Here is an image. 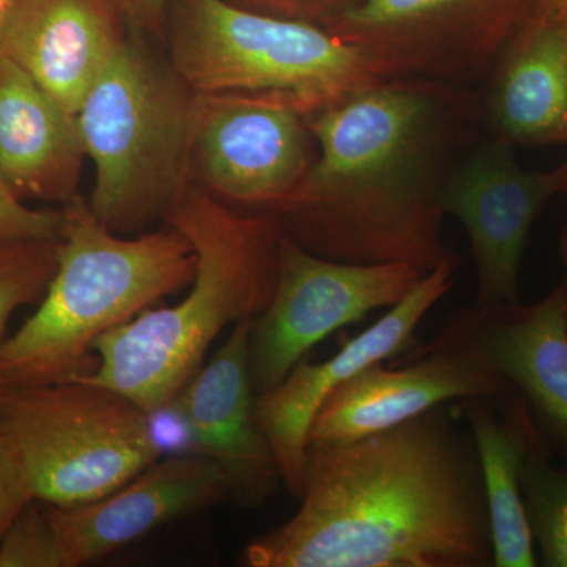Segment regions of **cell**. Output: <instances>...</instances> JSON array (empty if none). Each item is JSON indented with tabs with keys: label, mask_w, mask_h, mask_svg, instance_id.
I'll list each match as a JSON object with an SVG mask.
<instances>
[{
	"label": "cell",
	"mask_w": 567,
	"mask_h": 567,
	"mask_svg": "<svg viewBox=\"0 0 567 567\" xmlns=\"http://www.w3.org/2000/svg\"><path fill=\"white\" fill-rule=\"evenodd\" d=\"M62 210H33L0 175V245L22 240H59Z\"/></svg>",
	"instance_id": "24"
},
{
	"label": "cell",
	"mask_w": 567,
	"mask_h": 567,
	"mask_svg": "<svg viewBox=\"0 0 567 567\" xmlns=\"http://www.w3.org/2000/svg\"><path fill=\"white\" fill-rule=\"evenodd\" d=\"M164 221L181 230L196 252L188 295L103 334L93 346L95 371L76 379L117 391L147 413L173 404L224 328L268 308L282 237L276 216L235 210L197 185Z\"/></svg>",
	"instance_id": "3"
},
{
	"label": "cell",
	"mask_w": 567,
	"mask_h": 567,
	"mask_svg": "<svg viewBox=\"0 0 567 567\" xmlns=\"http://www.w3.org/2000/svg\"><path fill=\"white\" fill-rule=\"evenodd\" d=\"M20 0H0V37H2L3 28L9 21L11 11L18 6Z\"/></svg>",
	"instance_id": "29"
},
{
	"label": "cell",
	"mask_w": 567,
	"mask_h": 567,
	"mask_svg": "<svg viewBox=\"0 0 567 567\" xmlns=\"http://www.w3.org/2000/svg\"><path fill=\"white\" fill-rule=\"evenodd\" d=\"M169 65L194 93H279L311 114L382 81L358 50L323 25L229 0H185Z\"/></svg>",
	"instance_id": "6"
},
{
	"label": "cell",
	"mask_w": 567,
	"mask_h": 567,
	"mask_svg": "<svg viewBox=\"0 0 567 567\" xmlns=\"http://www.w3.org/2000/svg\"><path fill=\"white\" fill-rule=\"evenodd\" d=\"M506 385L446 330L401 369L369 365L320 406L308 445L346 443L405 423L453 401L505 393Z\"/></svg>",
	"instance_id": "14"
},
{
	"label": "cell",
	"mask_w": 567,
	"mask_h": 567,
	"mask_svg": "<svg viewBox=\"0 0 567 567\" xmlns=\"http://www.w3.org/2000/svg\"><path fill=\"white\" fill-rule=\"evenodd\" d=\"M550 454H529L522 468V498L540 565L567 567V465L555 466Z\"/></svg>",
	"instance_id": "21"
},
{
	"label": "cell",
	"mask_w": 567,
	"mask_h": 567,
	"mask_svg": "<svg viewBox=\"0 0 567 567\" xmlns=\"http://www.w3.org/2000/svg\"><path fill=\"white\" fill-rule=\"evenodd\" d=\"M87 156L76 114L0 55V175L21 200L70 203Z\"/></svg>",
	"instance_id": "19"
},
{
	"label": "cell",
	"mask_w": 567,
	"mask_h": 567,
	"mask_svg": "<svg viewBox=\"0 0 567 567\" xmlns=\"http://www.w3.org/2000/svg\"><path fill=\"white\" fill-rule=\"evenodd\" d=\"M456 254L447 257L390 308L379 322L347 342L322 363L301 360L267 393L256 395L254 416L274 447L282 481L295 498L303 492L309 429L328 398L369 365L406 352L416 344L421 320L453 287Z\"/></svg>",
	"instance_id": "12"
},
{
	"label": "cell",
	"mask_w": 567,
	"mask_h": 567,
	"mask_svg": "<svg viewBox=\"0 0 567 567\" xmlns=\"http://www.w3.org/2000/svg\"><path fill=\"white\" fill-rule=\"evenodd\" d=\"M308 445L301 506L245 548L251 567H494L483 468L458 406Z\"/></svg>",
	"instance_id": "1"
},
{
	"label": "cell",
	"mask_w": 567,
	"mask_h": 567,
	"mask_svg": "<svg viewBox=\"0 0 567 567\" xmlns=\"http://www.w3.org/2000/svg\"><path fill=\"white\" fill-rule=\"evenodd\" d=\"M54 278L35 315L0 346V385L22 390L95 371L93 346L193 282L192 241L167 230L112 233L84 197L63 204Z\"/></svg>",
	"instance_id": "4"
},
{
	"label": "cell",
	"mask_w": 567,
	"mask_h": 567,
	"mask_svg": "<svg viewBox=\"0 0 567 567\" xmlns=\"http://www.w3.org/2000/svg\"><path fill=\"white\" fill-rule=\"evenodd\" d=\"M558 252L559 257H561V262L566 267V274H567V227L563 229L561 235H559V241H558Z\"/></svg>",
	"instance_id": "30"
},
{
	"label": "cell",
	"mask_w": 567,
	"mask_h": 567,
	"mask_svg": "<svg viewBox=\"0 0 567 567\" xmlns=\"http://www.w3.org/2000/svg\"><path fill=\"white\" fill-rule=\"evenodd\" d=\"M227 498L230 481L221 464L192 453L153 462L128 484L96 502L44 506L58 536L63 567H78L128 546L167 522Z\"/></svg>",
	"instance_id": "15"
},
{
	"label": "cell",
	"mask_w": 567,
	"mask_h": 567,
	"mask_svg": "<svg viewBox=\"0 0 567 567\" xmlns=\"http://www.w3.org/2000/svg\"><path fill=\"white\" fill-rule=\"evenodd\" d=\"M33 499L28 475L18 454L17 446L0 421V539L11 522Z\"/></svg>",
	"instance_id": "25"
},
{
	"label": "cell",
	"mask_w": 567,
	"mask_h": 567,
	"mask_svg": "<svg viewBox=\"0 0 567 567\" xmlns=\"http://www.w3.org/2000/svg\"><path fill=\"white\" fill-rule=\"evenodd\" d=\"M513 145L481 133L447 178L443 208L468 234L480 309L520 303V267L529 230L558 194L567 196V163L527 171Z\"/></svg>",
	"instance_id": "11"
},
{
	"label": "cell",
	"mask_w": 567,
	"mask_h": 567,
	"mask_svg": "<svg viewBox=\"0 0 567 567\" xmlns=\"http://www.w3.org/2000/svg\"><path fill=\"white\" fill-rule=\"evenodd\" d=\"M123 18L115 0H20L0 37V55L78 114L93 82L128 40Z\"/></svg>",
	"instance_id": "17"
},
{
	"label": "cell",
	"mask_w": 567,
	"mask_h": 567,
	"mask_svg": "<svg viewBox=\"0 0 567 567\" xmlns=\"http://www.w3.org/2000/svg\"><path fill=\"white\" fill-rule=\"evenodd\" d=\"M193 92L134 40L89 89L76 117L95 166L89 205L112 233H140L194 185Z\"/></svg>",
	"instance_id": "5"
},
{
	"label": "cell",
	"mask_w": 567,
	"mask_h": 567,
	"mask_svg": "<svg viewBox=\"0 0 567 567\" xmlns=\"http://www.w3.org/2000/svg\"><path fill=\"white\" fill-rule=\"evenodd\" d=\"M317 159L276 219L324 259L404 262L427 275L443 245L447 178L480 137L477 89L390 78L311 114Z\"/></svg>",
	"instance_id": "2"
},
{
	"label": "cell",
	"mask_w": 567,
	"mask_h": 567,
	"mask_svg": "<svg viewBox=\"0 0 567 567\" xmlns=\"http://www.w3.org/2000/svg\"><path fill=\"white\" fill-rule=\"evenodd\" d=\"M0 421L33 499L48 505L96 502L163 454L147 412L117 391L82 380L11 390Z\"/></svg>",
	"instance_id": "7"
},
{
	"label": "cell",
	"mask_w": 567,
	"mask_h": 567,
	"mask_svg": "<svg viewBox=\"0 0 567 567\" xmlns=\"http://www.w3.org/2000/svg\"><path fill=\"white\" fill-rule=\"evenodd\" d=\"M536 9L546 11L550 17L567 24V0H537Z\"/></svg>",
	"instance_id": "28"
},
{
	"label": "cell",
	"mask_w": 567,
	"mask_h": 567,
	"mask_svg": "<svg viewBox=\"0 0 567 567\" xmlns=\"http://www.w3.org/2000/svg\"><path fill=\"white\" fill-rule=\"evenodd\" d=\"M59 240H22L0 245V346L18 308L40 303L58 270Z\"/></svg>",
	"instance_id": "22"
},
{
	"label": "cell",
	"mask_w": 567,
	"mask_h": 567,
	"mask_svg": "<svg viewBox=\"0 0 567 567\" xmlns=\"http://www.w3.org/2000/svg\"><path fill=\"white\" fill-rule=\"evenodd\" d=\"M477 96L487 136L513 147L567 145V24L535 9Z\"/></svg>",
	"instance_id": "18"
},
{
	"label": "cell",
	"mask_w": 567,
	"mask_h": 567,
	"mask_svg": "<svg viewBox=\"0 0 567 567\" xmlns=\"http://www.w3.org/2000/svg\"><path fill=\"white\" fill-rule=\"evenodd\" d=\"M126 20L145 31L156 32L162 28L167 0H115Z\"/></svg>",
	"instance_id": "27"
},
{
	"label": "cell",
	"mask_w": 567,
	"mask_h": 567,
	"mask_svg": "<svg viewBox=\"0 0 567 567\" xmlns=\"http://www.w3.org/2000/svg\"><path fill=\"white\" fill-rule=\"evenodd\" d=\"M443 330L525 405L548 453L567 458V274L537 303L457 309Z\"/></svg>",
	"instance_id": "13"
},
{
	"label": "cell",
	"mask_w": 567,
	"mask_h": 567,
	"mask_svg": "<svg viewBox=\"0 0 567 567\" xmlns=\"http://www.w3.org/2000/svg\"><path fill=\"white\" fill-rule=\"evenodd\" d=\"M537 0H402L346 37L382 80L477 89Z\"/></svg>",
	"instance_id": "10"
},
{
	"label": "cell",
	"mask_w": 567,
	"mask_h": 567,
	"mask_svg": "<svg viewBox=\"0 0 567 567\" xmlns=\"http://www.w3.org/2000/svg\"><path fill=\"white\" fill-rule=\"evenodd\" d=\"M249 324L251 319L234 324L221 349L173 405L188 427L194 453L218 461L229 476L230 498L251 507L274 494L282 475L274 447L254 416Z\"/></svg>",
	"instance_id": "16"
},
{
	"label": "cell",
	"mask_w": 567,
	"mask_h": 567,
	"mask_svg": "<svg viewBox=\"0 0 567 567\" xmlns=\"http://www.w3.org/2000/svg\"><path fill=\"white\" fill-rule=\"evenodd\" d=\"M9 388L0 385V412H2L3 405H6L7 399L10 394Z\"/></svg>",
	"instance_id": "31"
},
{
	"label": "cell",
	"mask_w": 567,
	"mask_h": 567,
	"mask_svg": "<svg viewBox=\"0 0 567 567\" xmlns=\"http://www.w3.org/2000/svg\"><path fill=\"white\" fill-rule=\"evenodd\" d=\"M194 177L207 192L252 213L278 216L317 159L311 112L279 93H194Z\"/></svg>",
	"instance_id": "8"
},
{
	"label": "cell",
	"mask_w": 567,
	"mask_h": 567,
	"mask_svg": "<svg viewBox=\"0 0 567 567\" xmlns=\"http://www.w3.org/2000/svg\"><path fill=\"white\" fill-rule=\"evenodd\" d=\"M229 2L257 13L322 24L349 0H229Z\"/></svg>",
	"instance_id": "26"
},
{
	"label": "cell",
	"mask_w": 567,
	"mask_h": 567,
	"mask_svg": "<svg viewBox=\"0 0 567 567\" xmlns=\"http://www.w3.org/2000/svg\"><path fill=\"white\" fill-rule=\"evenodd\" d=\"M425 274L404 262L324 259L282 234L270 305L249 324L254 393H267L306 353L346 324L404 300Z\"/></svg>",
	"instance_id": "9"
},
{
	"label": "cell",
	"mask_w": 567,
	"mask_h": 567,
	"mask_svg": "<svg viewBox=\"0 0 567 567\" xmlns=\"http://www.w3.org/2000/svg\"><path fill=\"white\" fill-rule=\"evenodd\" d=\"M458 410L475 439L483 468L494 567L539 565L522 498V468L529 454L550 453L527 409L509 391L464 399Z\"/></svg>",
	"instance_id": "20"
},
{
	"label": "cell",
	"mask_w": 567,
	"mask_h": 567,
	"mask_svg": "<svg viewBox=\"0 0 567 567\" xmlns=\"http://www.w3.org/2000/svg\"><path fill=\"white\" fill-rule=\"evenodd\" d=\"M0 567H63L47 506L32 499L0 539Z\"/></svg>",
	"instance_id": "23"
}]
</instances>
